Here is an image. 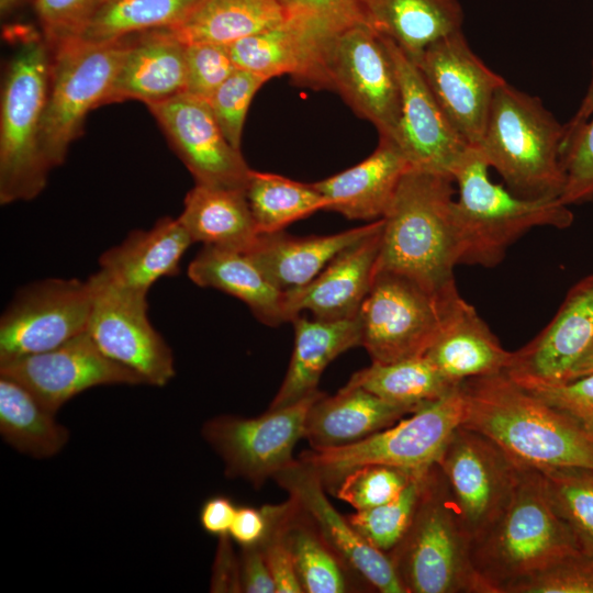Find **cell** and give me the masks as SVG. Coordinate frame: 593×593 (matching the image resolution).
<instances>
[{
    "label": "cell",
    "mask_w": 593,
    "mask_h": 593,
    "mask_svg": "<svg viewBox=\"0 0 593 593\" xmlns=\"http://www.w3.org/2000/svg\"><path fill=\"white\" fill-rule=\"evenodd\" d=\"M505 593H593V556L582 550L569 555Z\"/></svg>",
    "instance_id": "obj_45"
},
{
    "label": "cell",
    "mask_w": 593,
    "mask_h": 593,
    "mask_svg": "<svg viewBox=\"0 0 593 593\" xmlns=\"http://www.w3.org/2000/svg\"><path fill=\"white\" fill-rule=\"evenodd\" d=\"M593 373V345L583 354L570 370L568 380Z\"/></svg>",
    "instance_id": "obj_56"
},
{
    "label": "cell",
    "mask_w": 593,
    "mask_h": 593,
    "mask_svg": "<svg viewBox=\"0 0 593 593\" xmlns=\"http://www.w3.org/2000/svg\"><path fill=\"white\" fill-rule=\"evenodd\" d=\"M0 376L24 385L53 413L98 385L144 384L137 373L107 357L87 332L52 350L1 361Z\"/></svg>",
    "instance_id": "obj_18"
},
{
    "label": "cell",
    "mask_w": 593,
    "mask_h": 593,
    "mask_svg": "<svg viewBox=\"0 0 593 593\" xmlns=\"http://www.w3.org/2000/svg\"><path fill=\"white\" fill-rule=\"evenodd\" d=\"M294 346L284 379L269 409L291 405L317 391L325 368L340 354L362 343L359 314L351 318L309 320L302 314L292 318Z\"/></svg>",
    "instance_id": "obj_30"
},
{
    "label": "cell",
    "mask_w": 593,
    "mask_h": 593,
    "mask_svg": "<svg viewBox=\"0 0 593 593\" xmlns=\"http://www.w3.org/2000/svg\"><path fill=\"white\" fill-rule=\"evenodd\" d=\"M200 1L104 0L74 41L103 44L153 29L172 27L181 23Z\"/></svg>",
    "instance_id": "obj_37"
},
{
    "label": "cell",
    "mask_w": 593,
    "mask_h": 593,
    "mask_svg": "<svg viewBox=\"0 0 593 593\" xmlns=\"http://www.w3.org/2000/svg\"><path fill=\"white\" fill-rule=\"evenodd\" d=\"M437 465L471 541L505 510L523 468L486 436L461 425L451 434Z\"/></svg>",
    "instance_id": "obj_13"
},
{
    "label": "cell",
    "mask_w": 593,
    "mask_h": 593,
    "mask_svg": "<svg viewBox=\"0 0 593 593\" xmlns=\"http://www.w3.org/2000/svg\"><path fill=\"white\" fill-rule=\"evenodd\" d=\"M593 113V60H592V77L588 91L579 107L577 113L568 122L570 126L577 127L586 122Z\"/></svg>",
    "instance_id": "obj_55"
},
{
    "label": "cell",
    "mask_w": 593,
    "mask_h": 593,
    "mask_svg": "<svg viewBox=\"0 0 593 593\" xmlns=\"http://www.w3.org/2000/svg\"><path fill=\"white\" fill-rule=\"evenodd\" d=\"M237 507L226 496H213L206 500L200 511L202 528L214 536L228 535Z\"/></svg>",
    "instance_id": "obj_54"
},
{
    "label": "cell",
    "mask_w": 593,
    "mask_h": 593,
    "mask_svg": "<svg viewBox=\"0 0 593 593\" xmlns=\"http://www.w3.org/2000/svg\"><path fill=\"white\" fill-rule=\"evenodd\" d=\"M384 41L401 89L398 145L411 168L452 177L470 145L449 121L416 64L394 42Z\"/></svg>",
    "instance_id": "obj_19"
},
{
    "label": "cell",
    "mask_w": 593,
    "mask_h": 593,
    "mask_svg": "<svg viewBox=\"0 0 593 593\" xmlns=\"http://www.w3.org/2000/svg\"><path fill=\"white\" fill-rule=\"evenodd\" d=\"M184 93L208 101L237 68L224 44H188Z\"/></svg>",
    "instance_id": "obj_48"
},
{
    "label": "cell",
    "mask_w": 593,
    "mask_h": 593,
    "mask_svg": "<svg viewBox=\"0 0 593 593\" xmlns=\"http://www.w3.org/2000/svg\"><path fill=\"white\" fill-rule=\"evenodd\" d=\"M246 197L259 233L284 231L291 223L327 210L328 201L312 183L253 170Z\"/></svg>",
    "instance_id": "obj_38"
},
{
    "label": "cell",
    "mask_w": 593,
    "mask_h": 593,
    "mask_svg": "<svg viewBox=\"0 0 593 593\" xmlns=\"http://www.w3.org/2000/svg\"><path fill=\"white\" fill-rule=\"evenodd\" d=\"M16 40L2 80L0 102V202L37 197L46 186L47 164L40 144L51 81L52 52L41 32L12 27Z\"/></svg>",
    "instance_id": "obj_3"
},
{
    "label": "cell",
    "mask_w": 593,
    "mask_h": 593,
    "mask_svg": "<svg viewBox=\"0 0 593 593\" xmlns=\"http://www.w3.org/2000/svg\"><path fill=\"white\" fill-rule=\"evenodd\" d=\"M290 500L292 510L287 537L303 592H349L350 585L347 578L349 568L324 540L298 504L292 499Z\"/></svg>",
    "instance_id": "obj_39"
},
{
    "label": "cell",
    "mask_w": 593,
    "mask_h": 593,
    "mask_svg": "<svg viewBox=\"0 0 593 593\" xmlns=\"http://www.w3.org/2000/svg\"><path fill=\"white\" fill-rule=\"evenodd\" d=\"M128 46L130 35L103 44L71 41L52 52L40 133L51 168L65 161L70 144L83 132L87 114L103 105Z\"/></svg>",
    "instance_id": "obj_9"
},
{
    "label": "cell",
    "mask_w": 593,
    "mask_h": 593,
    "mask_svg": "<svg viewBox=\"0 0 593 593\" xmlns=\"http://www.w3.org/2000/svg\"><path fill=\"white\" fill-rule=\"evenodd\" d=\"M539 471L555 510L573 532L580 549L593 556V469L559 467Z\"/></svg>",
    "instance_id": "obj_40"
},
{
    "label": "cell",
    "mask_w": 593,
    "mask_h": 593,
    "mask_svg": "<svg viewBox=\"0 0 593 593\" xmlns=\"http://www.w3.org/2000/svg\"><path fill=\"white\" fill-rule=\"evenodd\" d=\"M409 169L411 165L400 146L379 138V145L366 159L312 184L328 201L327 211L348 220L372 222L383 217Z\"/></svg>",
    "instance_id": "obj_25"
},
{
    "label": "cell",
    "mask_w": 593,
    "mask_h": 593,
    "mask_svg": "<svg viewBox=\"0 0 593 593\" xmlns=\"http://www.w3.org/2000/svg\"><path fill=\"white\" fill-rule=\"evenodd\" d=\"M454 178L411 168L383 215L374 273L403 276L430 292L456 284Z\"/></svg>",
    "instance_id": "obj_2"
},
{
    "label": "cell",
    "mask_w": 593,
    "mask_h": 593,
    "mask_svg": "<svg viewBox=\"0 0 593 593\" xmlns=\"http://www.w3.org/2000/svg\"><path fill=\"white\" fill-rule=\"evenodd\" d=\"M188 276L201 288L216 289L239 299L266 325L289 322L284 291L267 278L246 251L204 245L189 264Z\"/></svg>",
    "instance_id": "obj_31"
},
{
    "label": "cell",
    "mask_w": 593,
    "mask_h": 593,
    "mask_svg": "<svg viewBox=\"0 0 593 593\" xmlns=\"http://www.w3.org/2000/svg\"><path fill=\"white\" fill-rule=\"evenodd\" d=\"M230 538V535L219 537L211 579L212 592H243L239 558L235 557Z\"/></svg>",
    "instance_id": "obj_52"
},
{
    "label": "cell",
    "mask_w": 593,
    "mask_h": 593,
    "mask_svg": "<svg viewBox=\"0 0 593 593\" xmlns=\"http://www.w3.org/2000/svg\"><path fill=\"white\" fill-rule=\"evenodd\" d=\"M192 244L178 217H160L150 228L135 230L104 251L99 272L119 287L147 293L159 279L179 273L180 261Z\"/></svg>",
    "instance_id": "obj_26"
},
{
    "label": "cell",
    "mask_w": 593,
    "mask_h": 593,
    "mask_svg": "<svg viewBox=\"0 0 593 593\" xmlns=\"http://www.w3.org/2000/svg\"><path fill=\"white\" fill-rule=\"evenodd\" d=\"M323 394L320 390L279 409H269L253 418L221 415L202 427L206 443L224 463L225 473L259 488L293 460V448L304 438V425L311 405Z\"/></svg>",
    "instance_id": "obj_14"
},
{
    "label": "cell",
    "mask_w": 593,
    "mask_h": 593,
    "mask_svg": "<svg viewBox=\"0 0 593 593\" xmlns=\"http://www.w3.org/2000/svg\"><path fill=\"white\" fill-rule=\"evenodd\" d=\"M593 345V273L567 293L549 324L528 344L513 351L505 372L517 383L559 384Z\"/></svg>",
    "instance_id": "obj_21"
},
{
    "label": "cell",
    "mask_w": 593,
    "mask_h": 593,
    "mask_svg": "<svg viewBox=\"0 0 593 593\" xmlns=\"http://www.w3.org/2000/svg\"><path fill=\"white\" fill-rule=\"evenodd\" d=\"M416 471L387 465H366L346 473L333 491L356 511H363L395 499Z\"/></svg>",
    "instance_id": "obj_42"
},
{
    "label": "cell",
    "mask_w": 593,
    "mask_h": 593,
    "mask_svg": "<svg viewBox=\"0 0 593 593\" xmlns=\"http://www.w3.org/2000/svg\"><path fill=\"white\" fill-rule=\"evenodd\" d=\"M563 139L564 124L541 100L505 81L495 92L475 147L514 194L559 199L566 181Z\"/></svg>",
    "instance_id": "obj_6"
},
{
    "label": "cell",
    "mask_w": 593,
    "mask_h": 593,
    "mask_svg": "<svg viewBox=\"0 0 593 593\" xmlns=\"http://www.w3.org/2000/svg\"><path fill=\"white\" fill-rule=\"evenodd\" d=\"M425 356L446 378L461 383L470 378L505 371L513 351L501 345L475 307L459 294Z\"/></svg>",
    "instance_id": "obj_27"
},
{
    "label": "cell",
    "mask_w": 593,
    "mask_h": 593,
    "mask_svg": "<svg viewBox=\"0 0 593 593\" xmlns=\"http://www.w3.org/2000/svg\"><path fill=\"white\" fill-rule=\"evenodd\" d=\"M382 219L332 235L293 236L261 233L246 253L267 278L288 291L310 283L343 250L373 232Z\"/></svg>",
    "instance_id": "obj_29"
},
{
    "label": "cell",
    "mask_w": 593,
    "mask_h": 593,
    "mask_svg": "<svg viewBox=\"0 0 593 593\" xmlns=\"http://www.w3.org/2000/svg\"><path fill=\"white\" fill-rule=\"evenodd\" d=\"M273 480L288 492L314 527L340 557L381 593H406L390 556L371 546L328 501L318 472L294 459Z\"/></svg>",
    "instance_id": "obj_20"
},
{
    "label": "cell",
    "mask_w": 593,
    "mask_h": 593,
    "mask_svg": "<svg viewBox=\"0 0 593 593\" xmlns=\"http://www.w3.org/2000/svg\"><path fill=\"white\" fill-rule=\"evenodd\" d=\"M35 1L36 0H0L1 16L2 19L11 16L13 13L29 4L34 5Z\"/></svg>",
    "instance_id": "obj_57"
},
{
    "label": "cell",
    "mask_w": 593,
    "mask_h": 593,
    "mask_svg": "<svg viewBox=\"0 0 593 593\" xmlns=\"http://www.w3.org/2000/svg\"><path fill=\"white\" fill-rule=\"evenodd\" d=\"M414 63L458 133L478 146L505 80L475 55L462 30L429 45Z\"/></svg>",
    "instance_id": "obj_16"
},
{
    "label": "cell",
    "mask_w": 593,
    "mask_h": 593,
    "mask_svg": "<svg viewBox=\"0 0 593 593\" xmlns=\"http://www.w3.org/2000/svg\"><path fill=\"white\" fill-rule=\"evenodd\" d=\"M178 220L203 246L247 251L260 235L245 189L195 183Z\"/></svg>",
    "instance_id": "obj_33"
},
{
    "label": "cell",
    "mask_w": 593,
    "mask_h": 593,
    "mask_svg": "<svg viewBox=\"0 0 593 593\" xmlns=\"http://www.w3.org/2000/svg\"><path fill=\"white\" fill-rule=\"evenodd\" d=\"M268 81L251 71L236 68L208 100L227 141L240 149L246 115L257 91Z\"/></svg>",
    "instance_id": "obj_43"
},
{
    "label": "cell",
    "mask_w": 593,
    "mask_h": 593,
    "mask_svg": "<svg viewBox=\"0 0 593 593\" xmlns=\"http://www.w3.org/2000/svg\"><path fill=\"white\" fill-rule=\"evenodd\" d=\"M334 30L312 19L289 15L281 24L226 46L237 68L268 80L289 75L298 83L322 89L324 45Z\"/></svg>",
    "instance_id": "obj_22"
},
{
    "label": "cell",
    "mask_w": 593,
    "mask_h": 593,
    "mask_svg": "<svg viewBox=\"0 0 593 593\" xmlns=\"http://www.w3.org/2000/svg\"><path fill=\"white\" fill-rule=\"evenodd\" d=\"M562 165L566 181L560 201L570 206L593 200V113L564 136Z\"/></svg>",
    "instance_id": "obj_44"
},
{
    "label": "cell",
    "mask_w": 593,
    "mask_h": 593,
    "mask_svg": "<svg viewBox=\"0 0 593 593\" xmlns=\"http://www.w3.org/2000/svg\"><path fill=\"white\" fill-rule=\"evenodd\" d=\"M289 18L278 0H201L179 24L168 27L186 45H228Z\"/></svg>",
    "instance_id": "obj_34"
},
{
    "label": "cell",
    "mask_w": 593,
    "mask_h": 593,
    "mask_svg": "<svg viewBox=\"0 0 593 593\" xmlns=\"http://www.w3.org/2000/svg\"><path fill=\"white\" fill-rule=\"evenodd\" d=\"M461 384V383H460ZM460 384L444 398L412 413L409 418L345 446L309 449L300 460L314 468L325 488L334 490L349 471L366 465L421 470L437 463L448 439L463 418Z\"/></svg>",
    "instance_id": "obj_8"
},
{
    "label": "cell",
    "mask_w": 593,
    "mask_h": 593,
    "mask_svg": "<svg viewBox=\"0 0 593 593\" xmlns=\"http://www.w3.org/2000/svg\"><path fill=\"white\" fill-rule=\"evenodd\" d=\"M579 542L555 510L539 470L523 467L505 510L471 545L475 571L491 593L580 551Z\"/></svg>",
    "instance_id": "obj_5"
},
{
    "label": "cell",
    "mask_w": 593,
    "mask_h": 593,
    "mask_svg": "<svg viewBox=\"0 0 593 593\" xmlns=\"http://www.w3.org/2000/svg\"><path fill=\"white\" fill-rule=\"evenodd\" d=\"M471 544L435 463L406 533L388 553L406 593H491L474 569Z\"/></svg>",
    "instance_id": "obj_7"
},
{
    "label": "cell",
    "mask_w": 593,
    "mask_h": 593,
    "mask_svg": "<svg viewBox=\"0 0 593 593\" xmlns=\"http://www.w3.org/2000/svg\"><path fill=\"white\" fill-rule=\"evenodd\" d=\"M459 294L456 284L441 292H430L403 276L374 273L359 311L361 346L372 362L389 363L424 356Z\"/></svg>",
    "instance_id": "obj_11"
},
{
    "label": "cell",
    "mask_w": 593,
    "mask_h": 593,
    "mask_svg": "<svg viewBox=\"0 0 593 593\" xmlns=\"http://www.w3.org/2000/svg\"><path fill=\"white\" fill-rule=\"evenodd\" d=\"M266 507H238L230 529V537L240 547L259 545L268 530Z\"/></svg>",
    "instance_id": "obj_53"
},
{
    "label": "cell",
    "mask_w": 593,
    "mask_h": 593,
    "mask_svg": "<svg viewBox=\"0 0 593 593\" xmlns=\"http://www.w3.org/2000/svg\"><path fill=\"white\" fill-rule=\"evenodd\" d=\"M89 279L48 278L20 289L0 320V362L52 350L87 332Z\"/></svg>",
    "instance_id": "obj_15"
},
{
    "label": "cell",
    "mask_w": 593,
    "mask_h": 593,
    "mask_svg": "<svg viewBox=\"0 0 593 593\" xmlns=\"http://www.w3.org/2000/svg\"><path fill=\"white\" fill-rule=\"evenodd\" d=\"M104 0H36L35 14L51 52L76 40Z\"/></svg>",
    "instance_id": "obj_46"
},
{
    "label": "cell",
    "mask_w": 593,
    "mask_h": 593,
    "mask_svg": "<svg viewBox=\"0 0 593 593\" xmlns=\"http://www.w3.org/2000/svg\"><path fill=\"white\" fill-rule=\"evenodd\" d=\"M359 18L413 61L433 43L462 30L458 0H357Z\"/></svg>",
    "instance_id": "obj_32"
},
{
    "label": "cell",
    "mask_w": 593,
    "mask_h": 593,
    "mask_svg": "<svg viewBox=\"0 0 593 593\" xmlns=\"http://www.w3.org/2000/svg\"><path fill=\"white\" fill-rule=\"evenodd\" d=\"M461 426L495 443L522 467L593 469V435L505 371L461 382Z\"/></svg>",
    "instance_id": "obj_1"
},
{
    "label": "cell",
    "mask_w": 593,
    "mask_h": 593,
    "mask_svg": "<svg viewBox=\"0 0 593 593\" xmlns=\"http://www.w3.org/2000/svg\"><path fill=\"white\" fill-rule=\"evenodd\" d=\"M430 468L416 471L392 501L348 516L350 524L371 546L389 553L400 542L413 519Z\"/></svg>",
    "instance_id": "obj_41"
},
{
    "label": "cell",
    "mask_w": 593,
    "mask_h": 593,
    "mask_svg": "<svg viewBox=\"0 0 593 593\" xmlns=\"http://www.w3.org/2000/svg\"><path fill=\"white\" fill-rule=\"evenodd\" d=\"M416 411L449 394L460 383L446 378L424 355L389 363L372 362L346 383Z\"/></svg>",
    "instance_id": "obj_36"
},
{
    "label": "cell",
    "mask_w": 593,
    "mask_h": 593,
    "mask_svg": "<svg viewBox=\"0 0 593 593\" xmlns=\"http://www.w3.org/2000/svg\"><path fill=\"white\" fill-rule=\"evenodd\" d=\"M186 51L187 45L168 27L131 34L103 105L127 100L148 105L184 92Z\"/></svg>",
    "instance_id": "obj_24"
},
{
    "label": "cell",
    "mask_w": 593,
    "mask_h": 593,
    "mask_svg": "<svg viewBox=\"0 0 593 593\" xmlns=\"http://www.w3.org/2000/svg\"><path fill=\"white\" fill-rule=\"evenodd\" d=\"M0 433L15 450L51 458L67 444L69 433L24 385L0 376Z\"/></svg>",
    "instance_id": "obj_35"
},
{
    "label": "cell",
    "mask_w": 593,
    "mask_h": 593,
    "mask_svg": "<svg viewBox=\"0 0 593 593\" xmlns=\"http://www.w3.org/2000/svg\"><path fill=\"white\" fill-rule=\"evenodd\" d=\"M146 107L195 183L246 190L253 169L223 134L208 101L182 92Z\"/></svg>",
    "instance_id": "obj_17"
},
{
    "label": "cell",
    "mask_w": 593,
    "mask_h": 593,
    "mask_svg": "<svg viewBox=\"0 0 593 593\" xmlns=\"http://www.w3.org/2000/svg\"><path fill=\"white\" fill-rule=\"evenodd\" d=\"M88 279L92 305L87 333L92 342L145 384L166 385L175 376L174 356L148 318L147 293L119 287L99 271Z\"/></svg>",
    "instance_id": "obj_12"
},
{
    "label": "cell",
    "mask_w": 593,
    "mask_h": 593,
    "mask_svg": "<svg viewBox=\"0 0 593 593\" xmlns=\"http://www.w3.org/2000/svg\"><path fill=\"white\" fill-rule=\"evenodd\" d=\"M416 410L388 402L345 384L336 394L323 393L310 407L304 438L312 449L350 445L380 432Z\"/></svg>",
    "instance_id": "obj_28"
},
{
    "label": "cell",
    "mask_w": 593,
    "mask_h": 593,
    "mask_svg": "<svg viewBox=\"0 0 593 593\" xmlns=\"http://www.w3.org/2000/svg\"><path fill=\"white\" fill-rule=\"evenodd\" d=\"M323 89L338 92L379 138L398 144L401 89L384 37L362 20L335 29L323 52Z\"/></svg>",
    "instance_id": "obj_10"
},
{
    "label": "cell",
    "mask_w": 593,
    "mask_h": 593,
    "mask_svg": "<svg viewBox=\"0 0 593 593\" xmlns=\"http://www.w3.org/2000/svg\"><path fill=\"white\" fill-rule=\"evenodd\" d=\"M521 385L593 435V373L559 384Z\"/></svg>",
    "instance_id": "obj_49"
},
{
    "label": "cell",
    "mask_w": 593,
    "mask_h": 593,
    "mask_svg": "<svg viewBox=\"0 0 593 593\" xmlns=\"http://www.w3.org/2000/svg\"><path fill=\"white\" fill-rule=\"evenodd\" d=\"M382 227L383 219L373 232L338 254L310 283L284 291L289 322L305 311L325 321L359 314L374 277Z\"/></svg>",
    "instance_id": "obj_23"
},
{
    "label": "cell",
    "mask_w": 593,
    "mask_h": 593,
    "mask_svg": "<svg viewBox=\"0 0 593 593\" xmlns=\"http://www.w3.org/2000/svg\"><path fill=\"white\" fill-rule=\"evenodd\" d=\"M289 15L316 20L329 27H339L361 20L357 0H278Z\"/></svg>",
    "instance_id": "obj_50"
},
{
    "label": "cell",
    "mask_w": 593,
    "mask_h": 593,
    "mask_svg": "<svg viewBox=\"0 0 593 593\" xmlns=\"http://www.w3.org/2000/svg\"><path fill=\"white\" fill-rule=\"evenodd\" d=\"M242 591L276 593V585L260 545L242 547L239 556Z\"/></svg>",
    "instance_id": "obj_51"
},
{
    "label": "cell",
    "mask_w": 593,
    "mask_h": 593,
    "mask_svg": "<svg viewBox=\"0 0 593 593\" xmlns=\"http://www.w3.org/2000/svg\"><path fill=\"white\" fill-rule=\"evenodd\" d=\"M489 165L470 146L452 171L458 265L492 268L535 227L568 228L574 216L560 199H526L490 179Z\"/></svg>",
    "instance_id": "obj_4"
},
{
    "label": "cell",
    "mask_w": 593,
    "mask_h": 593,
    "mask_svg": "<svg viewBox=\"0 0 593 593\" xmlns=\"http://www.w3.org/2000/svg\"><path fill=\"white\" fill-rule=\"evenodd\" d=\"M268 530L259 544L265 553L276 585V593H302L287 537L292 501L276 506H265Z\"/></svg>",
    "instance_id": "obj_47"
}]
</instances>
